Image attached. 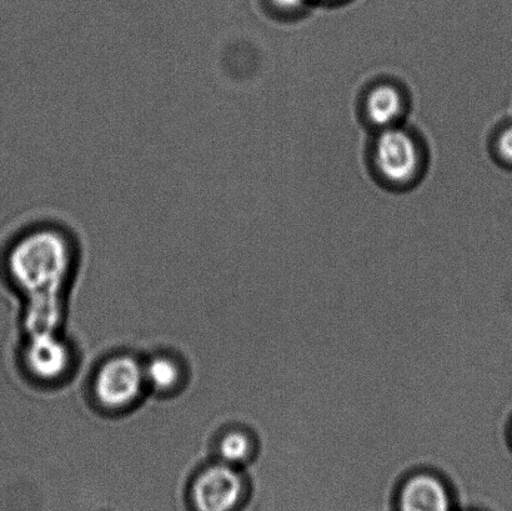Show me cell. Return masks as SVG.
I'll return each instance as SVG.
<instances>
[{
  "instance_id": "4",
  "label": "cell",
  "mask_w": 512,
  "mask_h": 511,
  "mask_svg": "<svg viewBox=\"0 0 512 511\" xmlns=\"http://www.w3.org/2000/svg\"><path fill=\"white\" fill-rule=\"evenodd\" d=\"M189 495L194 511H238L245 495L244 479L233 465H209L194 478Z\"/></svg>"
},
{
  "instance_id": "7",
  "label": "cell",
  "mask_w": 512,
  "mask_h": 511,
  "mask_svg": "<svg viewBox=\"0 0 512 511\" xmlns=\"http://www.w3.org/2000/svg\"><path fill=\"white\" fill-rule=\"evenodd\" d=\"M67 349L52 337H40L33 340L28 350L30 369L40 378L58 377L68 363Z\"/></svg>"
},
{
  "instance_id": "9",
  "label": "cell",
  "mask_w": 512,
  "mask_h": 511,
  "mask_svg": "<svg viewBox=\"0 0 512 511\" xmlns=\"http://www.w3.org/2000/svg\"><path fill=\"white\" fill-rule=\"evenodd\" d=\"M218 449L222 462L233 467L248 462L254 450L252 439L242 430H230L225 433L220 438Z\"/></svg>"
},
{
  "instance_id": "5",
  "label": "cell",
  "mask_w": 512,
  "mask_h": 511,
  "mask_svg": "<svg viewBox=\"0 0 512 511\" xmlns=\"http://www.w3.org/2000/svg\"><path fill=\"white\" fill-rule=\"evenodd\" d=\"M406 110H408V102H406L405 93L396 84L388 82L376 84L365 95V118L378 132L399 127Z\"/></svg>"
},
{
  "instance_id": "6",
  "label": "cell",
  "mask_w": 512,
  "mask_h": 511,
  "mask_svg": "<svg viewBox=\"0 0 512 511\" xmlns=\"http://www.w3.org/2000/svg\"><path fill=\"white\" fill-rule=\"evenodd\" d=\"M400 511H453L449 490L429 474L415 475L403 485Z\"/></svg>"
},
{
  "instance_id": "2",
  "label": "cell",
  "mask_w": 512,
  "mask_h": 511,
  "mask_svg": "<svg viewBox=\"0 0 512 511\" xmlns=\"http://www.w3.org/2000/svg\"><path fill=\"white\" fill-rule=\"evenodd\" d=\"M375 172L393 188H409L424 170V152L415 135L399 127L379 130L373 144Z\"/></svg>"
},
{
  "instance_id": "8",
  "label": "cell",
  "mask_w": 512,
  "mask_h": 511,
  "mask_svg": "<svg viewBox=\"0 0 512 511\" xmlns=\"http://www.w3.org/2000/svg\"><path fill=\"white\" fill-rule=\"evenodd\" d=\"M145 380L159 393H172L183 382V369L177 359L169 355H157L144 365Z\"/></svg>"
},
{
  "instance_id": "11",
  "label": "cell",
  "mask_w": 512,
  "mask_h": 511,
  "mask_svg": "<svg viewBox=\"0 0 512 511\" xmlns=\"http://www.w3.org/2000/svg\"><path fill=\"white\" fill-rule=\"evenodd\" d=\"M310 0H270L276 10L284 14H298L303 12Z\"/></svg>"
},
{
  "instance_id": "3",
  "label": "cell",
  "mask_w": 512,
  "mask_h": 511,
  "mask_svg": "<svg viewBox=\"0 0 512 511\" xmlns=\"http://www.w3.org/2000/svg\"><path fill=\"white\" fill-rule=\"evenodd\" d=\"M145 387L144 365L129 355H115L95 373L93 393L103 409L122 412L138 402Z\"/></svg>"
},
{
  "instance_id": "1",
  "label": "cell",
  "mask_w": 512,
  "mask_h": 511,
  "mask_svg": "<svg viewBox=\"0 0 512 511\" xmlns=\"http://www.w3.org/2000/svg\"><path fill=\"white\" fill-rule=\"evenodd\" d=\"M69 245L53 230H39L19 240L10 254V269L30 292H52L67 274Z\"/></svg>"
},
{
  "instance_id": "10",
  "label": "cell",
  "mask_w": 512,
  "mask_h": 511,
  "mask_svg": "<svg viewBox=\"0 0 512 511\" xmlns=\"http://www.w3.org/2000/svg\"><path fill=\"white\" fill-rule=\"evenodd\" d=\"M495 147L500 159L512 165V125L499 134Z\"/></svg>"
}]
</instances>
